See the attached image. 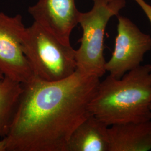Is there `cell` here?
Here are the masks:
<instances>
[{"mask_svg":"<svg viewBox=\"0 0 151 151\" xmlns=\"http://www.w3.org/2000/svg\"><path fill=\"white\" fill-rule=\"evenodd\" d=\"M100 78L78 70L60 81L36 77L22 83L7 151H65L70 135L91 114L89 105Z\"/></svg>","mask_w":151,"mask_h":151,"instance_id":"1","label":"cell"},{"mask_svg":"<svg viewBox=\"0 0 151 151\" xmlns=\"http://www.w3.org/2000/svg\"><path fill=\"white\" fill-rule=\"evenodd\" d=\"M151 65H140L122 78L100 81L90 102L91 114L108 127L151 120Z\"/></svg>","mask_w":151,"mask_h":151,"instance_id":"2","label":"cell"},{"mask_svg":"<svg viewBox=\"0 0 151 151\" xmlns=\"http://www.w3.org/2000/svg\"><path fill=\"white\" fill-rule=\"evenodd\" d=\"M22 48L34 76L42 80L60 81L77 70L75 49L36 22L25 28Z\"/></svg>","mask_w":151,"mask_h":151,"instance_id":"3","label":"cell"},{"mask_svg":"<svg viewBox=\"0 0 151 151\" xmlns=\"http://www.w3.org/2000/svg\"><path fill=\"white\" fill-rule=\"evenodd\" d=\"M93 7L86 12H80L78 24L82 30L75 50L77 70L83 75L100 78L106 72L104 55V40L108 22L126 5L125 0H93Z\"/></svg>","mask_w":151,"mask_h":151,"instance_id":"4","label":"cell"},{"mask_svg":"<svg viewBox=\"0 0 151 151\" xmlns=\"http://www.w3.org/2000/svg\"><path fill=\"white\" fill-rule=\"evenodd\" d=\"M118 20L114 49L106 62L105 70L109 75L120 78L142 65L145 54L151 50V37L126 17L119 15Z\"/></svg>","mask_w":151,"mask_h":151,"instance_id":"5","label":"cell"},{"mask_svg":"<svg viewBox=\"0 0 151 151\" xmlns=\"http://www.w3.org/2000/svg\"><path fill=\"white\" fill-rule=\"evenodd\" d=\"M25 28L21 15L10 16L0 12V72L22 84L34 77L22 48Z\"/></svg>","mask_w":151,"mask_h":151,"instance_id":"6","label":"cell"},{"mask_svg":"<svg viewBox=\"0 0 151 151\" xmlns=\"http://www.w3.org/2000/svg\"><path fill=\"white\" fill-rule=\"evenodd\" d=\"M34 22L52 33L62 43L70 45L71 33L78 24L80 12L76 0H39L29 7Z\"/></svg>","mask_w":151,"mask_h":151,"instance_id":"7","label":"cell"},{"mask_svg":"<svg viewBox=\"0 0 151 151\" xmlns=\"http://www.w3.org/2000/svg\"><path fill=\"white\" fill-rule=\"evenodd\" d=\"M109 151L151 150V120L114 124L109 127Z\"/></svg>","mask_w":151,"mask_h":151,"instance_id":"8","label":"cell"},{"mask_svg":"<svg viewBox=\"0 0 151 151\" xmlns=\"http://www.w3.org/2000/svg\"><path fill=\"white\" fill-rule=\"evenodd\" d=\"M109 127L90 114L70 135L65 151H109Z\"/></svg>","mask_w":151,"mask_h":151,"instance_id":"9","label":"cell"},{"mask_svg":"<svg viewBox=\"0 0 151 151\" xmlns=\"http://www.w3.org/2000/svg\"><path fill=\"white\" fill-rule=\"evenodd\" d=\"M22 91V84L4 77L0 78V139L7 134Z\"/></svg>","mask_w":151,"mask_h":151,"instance_id":"10","label":"cell"},{"mask_svg":"<svg viewBox=\"0 0 151 151\" xmlns=\"http://www.w3.org/2000/svg\"><path fill=\"white\" fill-rule=\"evenodd\" d=\"M145 12L146 16L151 24V6L147 3L145 0H134Z\"/></svg>","mask_w":151,"mask_h":151,"instance_id":"11","label":"cell"},{"mask_svg":"<svg viewBox=\"0 0 151 151\" xmlns=\"http://www.w3.org/2000/svg\"><path fill=\"white\" fill-rule=\"evenodd\" d=\"M0 151H7V145L5 139H0Z\"/></svg>","mask_w":151,"mask_h":151,"instance_id":"12","label":"cell"},{"mask_svg":"<svg viewBox=\"0 0 151 151\" xmlns=\"http://www.w3.org/2000/svg\"><path fill=\"white\" fill-rule=\"evenodd\" d=\"M3 77H4V76L0 72V78H3Z\"/></svg>","mask_w":151,"mask_h":151,"instance_id":"13","label":"cell"},{"mask_svg":"<svg viewBox=\"0 0 151 151\" xmlns=\"http://www.w3.org/2000/svg\"><path fill=\"white\" fill-rule=\"evenodd\" d=\"M150 110H151V104H150Z\"/></svg>","mask_w":151,"mask_h":151,"instance_id":"14","label":"cell"},{"mask_svg":"<svg viewBox=\"0 0 151 151\" xmlns=\"http://www.w3.org/2000/svg\"><path fill=\"white\" fill-rule=\"evenodd\" d=\"M108 1H110V0H108Z\"/></svg>","mask_w":151,"mask_h":151,"instance_id":"15","label":"cell"}]
</instances>
